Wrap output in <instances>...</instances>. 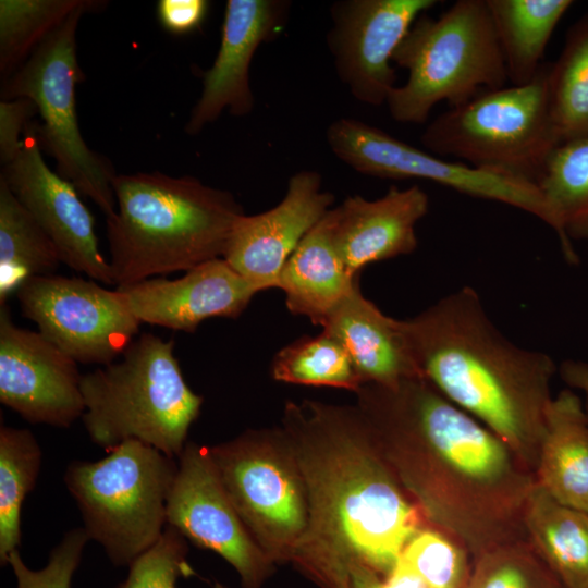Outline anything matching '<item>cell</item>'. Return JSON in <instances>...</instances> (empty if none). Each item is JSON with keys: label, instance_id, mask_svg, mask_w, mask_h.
<instances>
[{"label": "cell", "instance_id": "obj_40", "mask_svg": "<svg viewBox=\"0 0 588 588\" xmlns=\"http://www.w3.org/2000/svg\"><path fill=\"white\" fill-rule=\"evenodd\" d=\"M215 588H226V587L223 586L222 584L216 583V584H215Z\"/></svg>", "mask_w": 588, "mask_h": 588}, {"label": "cell", "instance_id": "obj_16", "mask_svg": "<svg viewBox=\"0 0 588 588\" xmlns=\"http://www.w3.org/2000/svg\"><path fill=\"white\" fill-rule=\"evenodd\" d=\"M3 180L56 245L61 261L103 284H114L98 246L95 219L79 193L45 162L35 121L25 130L15 158L2 167Z\"/></svg>", "mask_w": 588, "mask_h": 588}, {"label": "cell", "instance_id": "obj_33", "mask_svg": "<svg viewBox=\"0 0 588 588\" xmlns=\"http://www.w3.org/2000/svg\"><path fill=\"white\" fill-rule=\"evenodd\" d=\"M465 588H564L528 539L493 548L473 560Z\"/></svg>", "mask_w": 588, "mask_h": 588}, {"label": "cell", "instance_id": "obj_26", "mask_svg": "<svg viewBox=\"0 0 588 588\" xmlns=\"http://www.w3.org/2000/svg\"><path fill=\"white\" fill-rule=\"evenodd\" d=\"M61 262L49 235L0 179V305L27 280L53 274Z\"/></svg>", "mask_w": 588, "mask_h": 588}, {"label": "cell", "instance_id": "obj_5", "mask_svg": "<svg viewBox=\"0 0 588 588\" xmlns=\"http://www.w3.org/2000/svg\"><path fill=\"white\" fill-rule=\"evenodd\" d=\"M174 341L146 332L119 362L82 376V421L107 452L127 440L179 457L203 397L192 391L174 356Z\"/></svg>", "mask_w": 588, "mask_h": 588}, {"label": "cell", "instance_id": "obj_7", "mask_svg": "<svg viewBox=\"0 0 588 588\" xmlns=\"http://www.w3.org/2000/svg\"><path fill=\"white\" fill-rule=\"evenodd\" d=\"M177 462L127 440L97 461H72L64 473L89 539L114 566H130L162 536Z\"/></svg>", "mask_w": 588, "mask_h": 588}, {"label": "cell", "instance_id": "obj_28", "mask_svg": "<svg viewBox=\"0 0 588 588\" xmlns=\"http://www.w3.org/2000/svg\"><path fill=\"white\" fill-rule=\"evenodd\" d=\"M548 96L561 144L588 137V12L568 28L559 59L550 63Z\"/></svg>", "mask_w": 588, "mask_h": 588}, {"label": "cell", "instance_id": "obj_13", "mask_svg": "<svg viewBox=\"0 0 588 588\" xmlns=\"http://www.w3.org/2000/svg\"><path fill=\"white\" fill-rule=\"evenodd\" d=\"M266 450L265 440L245 434L210 453L246 527L274 554L294 559L306 526L302 486L294 471Z\"/></svg>", "mask_w": 588, "mask_h": 588}, {"label": "cell", "instance_id": "obj_37", "mask_svg": "<svg viewBox=\"0 0 588 588\" xmlns=\"http://www.w3.org/2000/svg\"><path fill=\"white\" fill-rule=\"evenodd\" d=\"M208 8L209 2L205 0H159L157 17L167 32L184 35L199 27Z\"/></svg>", "mask_w": 588, "mask_h": 588}, {"label": "cell", "instance_id": "obj_1", "mask_svg": "<svg viewBox=\"0 0 588 588\" xmlns=\"http://www.w3.org/2000/svg\"><path fill=\"white\" fill-rule=\"evenodd\" d=\"M365 385L358 391L380 452L437 528L471 560L527 539L536 478L502 439L425 378Z\"/></svg>", "mask_w": 588, "mask_h": 588}, {"label": "cell", "instance_id": "obj_27", "mask_svg": "<svg viewBox=\"0 0 588 588\" xmlns=\"http://www.w3.org/2000/svg\"><path fill=\"white\" fill-rule=\"evenodd\" d=\"M538 186L555 218L562 254L575 265L579 257L573 242H588V137L560 144Z\"/></svg>", "mask_w": 588, "mask_h": 588}, {"label": "cell", "instance_id": "obj_20", "mask_svg": "<svg viewBox=\"0 0 588 588\" xmlns=\"http://www.w3.org/2000/svg\"><path fill=\"white\" fill-rule=\"evenodd\" d=\"M429 209L428 195L418 186H391L380 198L348 196L333 208L334 242L353 277L369 264L413 253L416 225Z\"/></svg>", "mask_w": 588, "mask_h": 588}, {"label": "cell", "instance_id": "obj_38", "mask_svg": "<svg viewBox=\"0 0 588 588\" xmlns=\"http://www.w3.org/2000/svg\"><path fill=\"white\" fill-rule=\"evenodd\" d=\"M348 571L351 588H427L419 579L399 568L384 577L370 566L353 561Z\"/></svg>", "mask_w": 588, "mask_h": 588}, {"label": "cell", "instance_id": "obj_17", "mask_svg": "<svg viewBox=\"0 0 588 588\" xmlns=\"http://www.w3.org/2000/svg\"><path fill=\"white\" fill-rule=\"evenodd\" d=\"M321 183L318 172L301 170L275 207L236 221L222 257L259 292L278 287L290 256L331 209L334 197L321 191Z\"/></svg>", "mask_w": 588, "mask_h": 588}, {"label": "cell", "instance_id": "obj_30", "mask_svg": "<svg viewBox=\"0 0 588 588\" xmlns=\"http://www.w3.org/2000/svg\"><path fill=\"white\" fill-rule=\"evenodd\" d=\"M84 0H1L0 74L8 79Z\"/></svg>", "mask_w": 588, "mask_h": 588}, {"label": "cell", "instance_id": "obj_36", "mask_svg": "<svg viewBox=\"0 0 588 588\" xmlns=\"http://www.w3.org/2000/svg\"><path fill=\"white\" fill-rule=\"evenodd\" d=\"M36 105L28 98L0 101V161L11 162L17 155L26 127L37 114Z\"/></svg>", "mask_w": 588, "mask_h": 588}, {"label": "cell", "instance_id": "obj_22", "mask_svg": "<svg viewBox=\"0 0 588 588\" xmlns=\"http://www.w3.org/2000/svg\"><path fill=\"white\" fill-rule=\"evenodd\" d=\"M358 277L347 270L334 242V212L330 209L301 241L285 262L278 287L294 315L321 326L355 289Z\"/></svg>", "mask_w": 588, "mask_h": 588}, {"label": "cell", "instance_id": "obj_31", "mask_svg": "<svg viewBox=\"0 0 588 588\" xmlns=\"http://www.w3.org/2000/svg\"><path fill=\"white\" fill-rule=\"evenodd\" d=\"M274 379L284 382L359 390L364 383L342 345L322 330L283 347L272 364Z\"/></svg>", "mask_w": 588, "mask_h": 588}, {"label": "cell", "instance_id": "obj_10", "mask_svg": "<svg viewBox=\"0 0 588 588\" xmlns=\"http://www.w3.org/2000/svg\"><path fill=\"white\" fill-rule=\"evenodd\" d=\"M331 151L355 171L380 179L427 180L469 197L501 203L535 216L556 234L558 224L535 183L448 161L365 122L342 118L328 126Z\"/></svg>", "mask_w": 588, "mask_h": 588}, {"label": "cell", "instance_id": "obj_8", "mask_svg": "<svg viewBox=\"0 0 588 588\" xmlns=\"http://www.w3.org/2000/svg\"><path fill=\"white\" fill-rule=\"evenodd\" d=\"M549 70L543 63L526 85L487 90L451 107L428 124L424 147L538 185L561 144L550 114Z\"/></svg>", "mask_w": 588, "mask_h": 588}, {"label": "cell", "instance_id": "obj_35", "mask_svg": "<svg viewBox=\"0 0 588 588\" xmlns=\"http://www.w3.org/2000/svg\"><path fill=\"white\" fill-rule=\"evenodd\" d=\"M88 540L84 527L69 530L51 550L47 564L40 569L29 568L19 550L12 552L8 565L16 578V588H71Z\"/></svg>", "mask_w": 588, "mask_h": 588}, {"label": "cell", "instance_id": "obj_21", "mask_svg": "<svg viewBox=\"0 0 588 588\" xmlns=\"http://www.w3.org/2000/svg\"><path fill=\"white\" fill-rule=\"evenodd\" d=\"M321 327L345 347L364 384L391 387L421 377L401 320L384 315L358 284Z\"/></svg>", "mask_w": 588, "mask_h": 588}, {"label": "cell", "instance_id": "obj_32", "mask_svg": "<svg viewBox=\"0 0 588 588\" xmlns=\"http://www.w3.org/2000/svg\"><path fill=\"white\" fill-rule=\"evenodd\" d=\"M471 565L461 542L439 528L422 527L407 542L394 568L413 575L427 588H465Z\"/></svg>", "mask_w": 588, "mask_h": 588}, {"label": "cell", "instance_id": "obj_39", "mask_svg": "<svg viewBox=\"0 0 588 588\" xmlns=\"http://www.w3.org/2000/svg\"><path fill=\"white\" fill-rule=\"evenodd\" d=\"M558 371L569 389L581 392L584 408L588 417V363L578 359H566L561 363Z\"/></svg>", "mask_w": 588, "mask_h": 588}, {"label": "cell", "instance_id": "obj_34", "mask_svg": "<svg viewBox=\"0 0 588 588\" xmlns=\"http://www.w3.org/2000/svg\"><path fill=\"white\" fill-rule=\"evenodd\" d=\"M184 537L167 525L160 539L130 566L115 588H176L181 577L194 574L186 560Z\"/></svg>", "mask_w": 588, "mask_h": 588}, {"label": "cell", "instance_id": "obj_15", "mask_svg": "<svg viewBox=\"0 0 588 588\" xmlns=\"http://www.w3.org/2000/svg\"><path fill=\"white\" fill-rule=\"evenodd\" d=\"M77 362L0 305V402L30 424L70 427L85 412Z\"/></svg>", "mask_w": 588, "mask_h": 588}, {"label": "cell", "instance_id": "obj_2", "mask_svg": "<svg viewBox=\"0 0 588 588\" xmlns=\"http://www.w3.org/2000/svg\"><path fill=\"white\" fill-rule=\"evenodd\" d=\"M401 323L421 377L534 473L558 371L551 356L509 340L470 286Z\"/></svg>", "mask_w": 588, "mask_h": 588}, {"label": "cell", "instance_id": "obj_24", "mask_svg": "<svg viewBox=\"0 0 588 588\" xmlns=\"http://www.w3.org/2000/svg\"><path fill=\"white\" fill-rule=\"evenodd\" d=\"M524 524L527 539L564 588H588V512L560 503L536 482Z\"/></svg>", "mask_w": 588, "mask_h": 588}, {"label": "cell", "instance_id": "obj_18", "mask_svg": "<svg viewBox=\"0 0 588 588\" xmlns=\"http://www.w3.org/2000/svg\"><path fill=\"white\" fill-rule=\"evenodd\" d=\"M287 4L275 0H229L219 51L205 72L203 89L185 125L198 134L228 109L235 117L254 108L249 68L258 47L280 30Z\"/></svg>", "mask_w": 588, "mask_h": 588}, {"label": "cell", "instance_id": "obj_25", "mask_svg": "<svg viewBox=\"0 0 588 588\" xmlns=\"http://www.w3.org/2000/svg\"><path fill=\"white\" fill-rule=\"evenodd\" d=\"M513 86L530 83L541 65L548 42L571 0H487Z\"/></svg>", "mask_w": 588, "mask_h": 588}, {"label": "cell", "instance_id": "obj_12", "mask_svg": "<svg viewBox=\"0 0 588 588\" xmlns=\"http://www.w3.org/2000/svg\"><path fill=\"white\" fill-rule=\"evenodd\" d=\"M167 501V525L223 558L243 588H260L270 556L252 539L207 448L186 443Z\"/></svg>", "mask_w": 588, "mask_h": 588}, {"label": "cell", "instance_id": "obj_19", "mask_svg": "<svg viewBox=\"0 0 588 588\" xmlns=\"http://www.w3.org/2000/svg\"><path fill=\"white\" fill-rule=\"evenodd\" d=\"M117 290L140 323L185 332L212 317L237 318L259 293L223 257L203 262L175 280L149 278Z\"/></svg>", "mask_w": 588, "mask_h": 588}, {"label": "cell", "instance_id": "obj_9", "mask_svg": "<svg viewBox=\"0 0 588 588\" xmlns=\"http://www.w3.org/2000/svg\"><path fill=\"white\" fill-rule=\"evenodd\" d=\"M103 3L84 0L1 83V100L23 97L36 105L41 123L35 122V132L41 150L54 159L56 172L108 218L115 212L113 180L118 174L110 161L84 140L75 99V87L85 79L77 60V26L85 13L99 10Z\"/></svg>", "mask_w": 588, "mask_h": 588}, {"label": "cell", "instance_id": "obj_29", "mask_svg": "<svg viewBox=\"0 0 588 588\" xmlns=\"http://www.w3.org/2000/svg\"><path fill=\"white\" fill-rule=\"evenodd\" d=\"M41 449L28 429L0 427V564L21 543V514L41 466Z\"/></svg>", "mask_w": 588, "mask_h": 588}, {"label": "cell", "instance_id": "obj_23", "mask_svg": "<svg viewBox=\"0 0 588 588\" xmlns=\"http://www.w3.org/2000/svg\"><path fill=\"white\" fill-rule=\"evenodd\" d=\"M534 473L553 499L588 512V417L583 400L569 388L548 407Z\"/></svg>", "mask_w": 588, "mask_h": 588}, {"label": "cell", "instance_id": "obj_4", "mask_svg": "<svg viewBox=\"0 0 588 588\" xmlns=\"http://www.w3.org/2000/svg\"><path fill=\"white\" fill-rule=\"evenodd\" d=\"M113 191L107 238L118 287L222 257L245 215L231 193L192 176L118 174Z\"/></svg>", "mask_w": 588, "mask_h": 588}, {"label": "cell", "instance_id": "obj_6", "mask_svg": "<svg viewBox=\"0 0 588 588\" xmlns=\"http://www.w3.org/2000/svg\"><path fill=\"white\" fill-rule=\"evenodd\" d=\"M392 62L408 73L387 100L402 123H424L439 102L456 107L509 81L487 0H457L437 19L421 14Z\"/></svg>", "mask_w": 588, "mask_h": 588}, {"label": "cell", "instance_id": "obj_3", "mask_svg": "<svg viewBox=\"0 0 588 588\" xmlns=\"http://www.w3.org/2000/svg\"><path fill=\"white\" fill-rule=\"evenodd\" d=\"M287 416L323 450L308 458L306 471L335 562L350 573L359 561L387 577L426 516L380 452L367 417L314 403L291 406Z\"/></svg>", "mask_w": 588, "mask_h": 588}, {"label": "cell", "instance_id": "obj_14", "mask_svg": "<svg viewBox=\"0 0 588 588\" xmlns=\"http://www.w3.org/2000/svg\"><path fill=\"white\" fill-rule=\"evenodd\" d=\"M436 0H345L331 7L329 50L341 82L358 101L387 103L396 87L392 57Z\"/></svg>", "mask_w": 588, "mask_h": 588}, {"label": "cell", "instance_id": "obj_11", "mask_svg": "<svg viewBox=\"0 0 588 588\" xmlns=\"http://www.w3.org/2000/svg\"><path fill=\"white\" fill-rule=\"evenodd\" d=\"M16 297L22 315L82 364L113 363L134 341L140 324L119 290L78 277H34Z\"/></svg>", "mask_w": 588, "mask_h": 588}]
</instances>
